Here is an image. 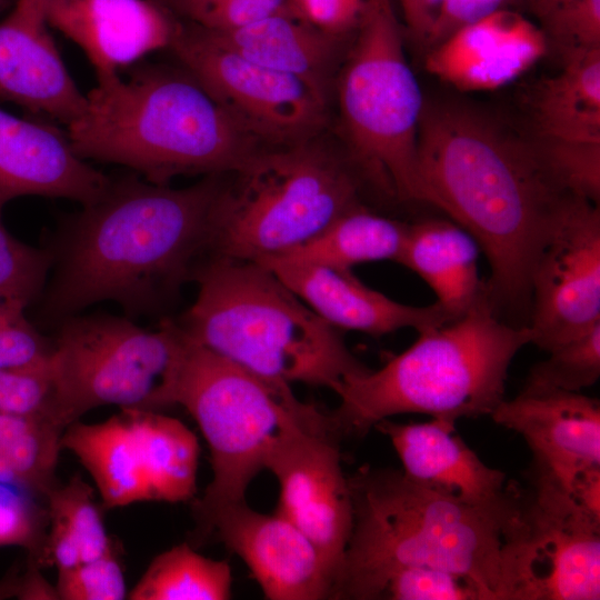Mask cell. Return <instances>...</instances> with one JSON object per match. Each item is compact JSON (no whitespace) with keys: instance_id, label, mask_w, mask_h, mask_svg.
Here are the masks:
<instances>
[{"instance_id":"cell-1","label":"cell","mask_w":600,"mask_h":600,"mask_svg":"<svg viewBox=\"0 0 600 600\" xmlns=\"http://www.w3.org/2000/svg\"><path fill=\"white\" fill-rule=\"evenodd\" d=\"M228 174L186 188L137 174L111 178L103 194L69 216L52 244L53 276L41 318L59 324L99 301L128 318L161 311L209 254L212 214Z\"/></svg>"},{"instance_id":"cell-2","label":"cell","mask_w":600,"mask_h":600,"mask_svg":"<svg viewBox=\"0 0 600 600\" xmlns=\"http://www.w3.org/2000/svg\"><path fill=\"white\" fill-rule=\"evenodd\" d=\"M424 202L478 242L498 314L530 313V273L551 217L566 196L550 180L532 141L471 108L424 106L417 141Z\"/></svg>"},{"instance_id":"cell-3","label":"cell","mask_w":600,"mask_h":600,"mask_svg":"<svg viewBox=\"0 0 600 600\" xmlns=\"http://www.w3.org/2000/svg\"><path fill=\"white\" fill-rule=\"evenodd\" d=\"M348 481L352 526L331 599H379L393 572L428 566L461 574L484 600H498L502 551L521 504L517 482L473 503L391 468L363 466Z\"/></svg>"},{"instance_id":"cell-4","label":"cell","mask_w":600,"mask_h":600,"mask_svg":"<svg viewBox=\"0 0 600 600\" xmlns=\"http://www.w3.org/2000/svg\"><path fill=\"white\" fill-rule=\"evenodd\" d=\"M86 97L66 127L76 153L128 167L151 183L231 174L264 148L180 64H133Z\"/></svg>"},{"instance_id":"cell-5","label":"cell","mask_w":600,"mask_h":600,"mask_svg":"<svg viewBox=\"0 0 600 600\" xmlns=\"http://www.w3.org/2000/svg\"><path fill=\"white\" fill-rule=\"evenodd\" d=\"M528 326L507 323L494 311L487 287L458 319L419 331V338L377 371L343 379L328 412L342 440L366 436L379 421L423 413L456 423L491 416L504 399L509 367L531 343Z\"/></svg>"},{"instance_id":"cell-6","label":"cell","mask_w":600,"mask_h":600,"mask_svg":"<svg viewBox=\"0 0 600 600\" xmlns=\"http://www.w3.org/2000/svg\"><path fill=\"white\" fill-rule=\"evenodd\" d=\"M196 301L178 320L197 343L262 378L333 390L368 369L338 329L267 267L207 256L194 268Z\"/></svg>"},{"instance_id":"cell-7","label":"cell","mask_w":600,"mask_h":600,"mask_svg":"<svg viewBox=\"0 0 600 600\" xmlns=\"http://www.w3.org/2000/svg\"><path fill=\"white\" fill-rule=\"evenodd\" d=\"M317 139L264 147L230 174L213 209L209 256L284 253L361 204L352 166Z\"/></svg>"},{"instance_id":"cell-8","label":"cell","mask_w":600,"mask_h":600,"mask_svg":"<svg viewBox=\"0 0 600 600\" xmlns=\"http://www.w3.org/2000/svg\"><path fill=\"white\" fill-rule=\"evenodd\" d=\"M333 91L352 168L382 193L424 202L417 141L423 110L392 0H364Z\"/></svg>"},{"instance_id":"cell-9","label":"cell","mask_w":600,"mask_h":600,"mask_svg":"<svg viewBox=\"0 0 600 600\" xmlns=\"http://www.w3.org/2000/svg\"><path fill=\"white\" fill-rule=\"evenodd\" d=\"M299 402L291 384L252 373L189 337L174 403L198 423L212 469L210 483L193 504L192 546L206 540L221 508L246 501L249 484L266 469L283 423Z\"/></svg>"},{"instance_id":"cell-10","label":"cell","mask_w":600,"mask_h":600,"mask_svg":"<svg viewBox=\"0 0 600 600\" xmlns=\"http://www.w3.org/2000/svg\"><path fill=\"white\" fill-rule=\"evenodd\" d=\"M50 359L52 412L67 428L101 406L158 411L174 406L189 337L164 318L147 330L128 317L72 316L58 324Z\"/></svg>"},{"instance_id":"cell-11","label":"cell","mask_w":600,"mask_h":600,"mask_svg":"<svg viewBox=\"0 0 600 600\" xmlns=\"http://www.w3.org/2000/svg\"><path fill=\"white\" fill-rule=\"evenodd\" d=\"M531 483L502 551L498 600H599L600 519Z\"/></svg>"},{"instance_id":"cell-12","label":"cell","mask_w":600,"mask_h":600,"mask_svg":"<svg viewBox=\"0 0 600 600\" xmlns=\"http://www.w3.org/2000/svg\"><path fill=\"white\" fill-rule=\"evenodd\" d=\"M169 50L264 147L317 138L327 124L329 103L307 83L240 56L199 26L179 19Z\"/></svg>"},{"instance_id":"cell-13","label":"cell","mask_w":600,"mask_h":600,"mask_svg":"<svg viewBox=\"0 0 600 600\" xmlns=\"http://www.w3.org/2000/svg\"><path fill=\"white\" fill-rule=\"evenodd\" d=\"M340 441L328 412L300 401L284 421L266 467L279 483L277 511L317 546L334 582L352 526Z\"/></svg>"},{"instance_id":"cell-14","label":"cell","mask_w":600,"mask_h":600,"mask_svg":"<svg viewBox=\"0 0 600 600\" xmlns=\"http://www.w3.org/2000/svg\"><path fill=\"white\" fill-rule=\"evenodd\" d=\"M531 343L544 351L600 322V210L566 194L530 273Z\"/></svg>"},{"instance_id":"cell-15","label":"cell","mask_w":600,"mask_h":600,"mask_svg":"<svg viewBox=\"0 0 600 600\" xmlns=\"http://www.w3.org/2000/svg\"><path fill=\"white\" fill-rule=\"evenodd\" d=\"M493 421L520 434L532 453L530 481L566 492L574 476L600 466V402L581 392L524 383Z\"/></svg>"},{"instance_id":"cell-16","label":"cell","mask_w":600,"mask_h":600,"mask_svg":"<svg viewBox=\"0 0 600 600\" xmlns=\"http://www.w3.org/2000/svg\"><path fill=\"white\" fill-rule=\"evenodd\" d=\"M214 536L248 566L270 600L331 599L334 578L317 546L288 518L240 501L212 518Z\"/></svg>"},{"instance_id":"cell-17","label":"cell","mask_w":600,"mask_h":600,"mask_svg":"<svg viewBox=\"0 0 600 600\" xmlns=\"http://www.w3.org/2000/svg\"><path fill=\"white\" fill-rule=\"evenodd\" d=\"M44 0H17L0 22V100L68 127L84 110L49 31Z\"/></svg>"},{"instance_id":"cell-18","label":"cell","mask_w":600,"mask_h":600,"mask_svg":"<svg viewBox=\"0 0 600 600\" xmlns=\"http://www.w3.org/2000/svg\"><path fill=\"white\" fill-rule=\"evenodd\" d=\"M44 6L49 24L81 48L98 82L169 49L179 22L152 0H44Z\"/></svg>"},{"instance_id":"cell-19","label":"cell","mask_w":600,"mask_h":600,"mask_svg":"<svg viewBox=\"0 0 600 600\" xmlns=\"http://www.w3.org/2000/svg\"><path fill=\"white\" fill-rule=\"evenodd\" d=\"M110 181L76 153L67 130L0 109V212L22 196L64 198L87 206L103 194Z\"/></svg>"},{"instance_id":"cell-20","label":"cell","mask_w":600,"mask_h":600,"mask_svg":"<svg viewBox=\"0 0 600 600\" xmlns=\"http://www.w3.org/2000/svg\"><path fill=\"white\" fill-rule=\"evenodd\" d=\"M256 262L271 270L311 310L338 330L383 336L402 328L419 332L454 320L437 301L426 307L400 303L362 283L349 269L277 257Z\"/></svg>"},{"instance_id":"cell-21","label":"cell","mask_w":600,"mask_h":600,"mask_svg":"<svg viewBox=\"0 0 600 600\" xmlns=\"http://www.w3.org/2000/svg\"><path fill=\"white\" fill-rule=\"evenodd\" d=\"M546 50V36L537 26L497 9L433 46L426 68L460 90H493L524 73Z\"/></svg>"},{"instance_id":"cell-22","label":"cell","mask_w":600,"mask_h":600,"mask_svg":"<svg viewBox=\"0 0 600 600\" xmlns=\"http://www.w3.org/2000/svg\"><path fill=\"white\" fill-rule=\"evenodd\" d=\"M373 428L391 441L402 472L411 480L473 503L499 497L507 476L487 466L456 433V423L431 418L400 423L389 418Z\"/></svg>"},{"instance_id":"cell-23","label":"cell","mask_w":600,"mask_h":600,"mask_svg":"<svg viewBox=\"0 0 600 600\" xmlns=\"http://www.w3.org/2000/svg\"><path fill=\"white\" fill-rule=\"evenodd\" d=\"M208 31L240 56L300 79L329 103L342 63L343 39L316 29L287 10L234 30Z\"/></svg>"},{"instance_id":"cell-24","label":"cell","mask_w":600,"mask_h":600,"mask_svg":"<svg viewBox=\"0 0 600 600\" xmlns=\"http://www.w3.org/2000/svg\"><path fill=\"white\" fill-rule=\"evenodd\" d=\"M481 251L458 223L426 219L409 224L397 262L416 272L454 319L461 317L486 289L478 272Z\"/></svg>"},{"instance_id":"cell-25","label":"cell","mask_w":600,"mask_h":600,"mask_svg":"<svg viewBox=\"0 0 600 600\" xmlns=\"http://www.w3.org/2000/svg\"><path fill=\"white\" fill-rule=\"evenodd\" d=\"M60 443L91 474L104 508L150 500L138 446L123 409L103 422H72L63 430Z\"/></svg>"},{"instance_id":"cell-26","label":"cell","mask_w":600,"mask_h":600,"mask_svg":"<svg viewBox=\"0 0 600 600\" xmlns=\"http://www.w3.org/2000/svg\"><path fill=\"white\" fill-rule=\"evenodd\" d=\"M537 138L600 143V48L566 53L531 102Z\"/></svg>"},{"instance_id":"cell-27","label":"cell","mask_w":600,"mask_h":600,"mask_svg":"<svg viewBox=\"0 0 600 600\" xmlns=\"http://www.w3.org/2000/svg\"><path fill=\"white\" fill-rule=\"evenodd\" d=\"M129 418L150 500L180 502L196 493L199 446L178 419L158 411L123 409Z\"/></svg>"},{"instance_id":"cell-28","label":"cell","mask_w":600,"mask_h":600,"mask_svg":"<svg viewBox=\"0 0 600 600\" xmlns=\"http://www.w3.org/2000/svg\"><path fill=\"white\" fill-rule=\"evenodd\" d=\"M409 223L374 213L360 204L333 220L304 243L277 257L339 269L380 260L398 261Z\"/></svg>"},{"instance_id":"cell-29","label":"cell","mask_w":600,"mask_h":600,"mask_svg":"<svg viewBox=\"0 0 600 600\" xmlns=\"http://www.w3.org/2000/svg\"><path fill=\"white\" fill-rule=\"evenodd\" d=\"M44 500L49 531L39 562L41 568L56 566L58 571L68 570L103 556L113 547L93 490L79 474L67 484L53 486Z\"/></svg>"},{"instance_id":"cell-30","label":"cell","mask_w":600,"mask_h":600,"mask_svg":"<svg viewBox=\"0 0 600 600\" xmlns=\"http://www.w3.org/2000/svg\"><path fill=\"white\" fill-rule=\"evenodd\" d=\"M63 430L47 413H0V482L44 499L57 484Z\"/></svg>"},{"instance_id":"cell-31","label":"cell","mask_w":600,"mask_h":600,"mask_svg":"<svg viewBox=\"0 0 600 600\" xmlns=\"http://www.w3.org/2000/svg\"><path fill=\"white\" fill-rule=\"evenodd\" d=\"M228 562L207 558L189 542L158 554L129 592L131 600H226L231 597Z\"/></svg>"},{"instance_id":"cell-32","label":"cell","mask_w":600,"mask_h":600,"mask_svg":"<svg viewBox=\"0 0 600 600\" xmlns=\"http://www.w3.org/2000/svg\"><path fill=\"white\" fill-rule=\"evenodd\" d=\"M532 144L546 173L561 192L599 204L600 143L537 138Z\"/></svg>"},{"instance_id":"cell-33","label":"cell","mask_w":600,"mask_h":600,"mask_svg":"<svg viewBox=\"0 0 600 600\" xmlns=\"http://www.w3.org/2000/svg\"><path fill=\"white\" fill-rule=\"evenodd\" d=\"M526 383L580 392L600 377V322L548 351Z\"/></svg>"},{"instance_id":"cell-34","label":"cell","mask_w":600,"mask_h":600,"mask_svg":"<svg viewBox=\"0 0 600 600\" xmlns=\"http://www.w3.org/2000/svg\"><path fill=\"white\" fill-rule=\"evenodd\" d=\"M52 267V253L26 244L4 228L0 212V299H11L27 307L38 300Z\"/></svg>"},{"instance_id":"cell-35","label":"cell","mask_w":600,"mask_h":600,"mask_svg":"<svg viewBox=\"0 0 600 600\" xmlns=\"http://www.w3.org/2000/svg\"><path fill=\"white\" fill-rule=\"evenodd\" d=\"M30 492L0 482V546H19L39 566L48 524L47 508Z\"/></svg>"},{"instance_id":"cell-36","label":"cell","mask_w":600,"mask_h":600,"mask_svg":"<svg viewBox=\"0 0 600 600\" xmlns=\"http://www.w3.org/2000/svg\"><path fill=\"white\" fill-rule=\"evenodd\" d=\"M379 599L484 600L481 591L466 577L428 566L403 567L393 572Z\"/></svg>"},{"instance_id":"cell-37","label":"cell","mask_w":600,"mask_h":600,"mask_svg":"<svg viewBox=\"0 0 600 600\" xmlns=\"http://www.w3.org/2000/svg\"><path fill=\"white\" fill-rule=\"evenodd\" d=\"M27 306L0 299V369H39L50 364L53 340L26 318Z\"/></svg>"},{"instance_id":"cell-38","label":"cell","mask_w":600,"mask_h":600,"mask_svg":"<svg viewBox=\"0 0 600 600\" xmlns=\"http://www.w3.org/2000/svg\"><path fill=\"white\" fill-rule=\"evenodd\" d=\"M178 19L210 31H230L286 10L284 0H161Z\"/></svg>"},{"instance_id":"cell-39","label":"cell","mask_w":600,"mask_h":600,"mask_svg":"<svg viewBox=\"0 0 600 600\" xmlns=\"http://www.w3.org/2000/svg\"><path fill=\"white\" fill-rule=\"evenodd\" d=\"M56 589L62 600L124 599V576L114 547L94 560L58 571Z\"/></svg>"},{"instance_id":"cell-40","label":"cell","mask_w":600,"mask_h":600,"mask_svg":"<svg viewBox=\"0 0 600 600\" xmlns=\"http://www.w3.org/2000/svg\"><path fill=\"white\" fill-rule=\"evenodd\" d=\"M0 413H47L53 418L50 364L0 369Z\"/></svg>"},{"instance_id":"cell-41","label":"cell","mask_w":600,"mask_h":600,"mask_svg":"<svg viewBox=\"0 0 600 600\" xmlns=\"http://www.w3.org/2000/svg\"><path fill=\"white\" fill-rule=\"evenodd\" d=\"M566 53L600 48V0H566L550 19Z\"/></svg>"},{"instance_id":"cell-42","label":"cell","mask_w":600,"mask_h":600,"mask_svg":"<svg viewBox=\"0 0 600 600\" xmlns=\"http://www.w3.org/2000/svg\"><path fill=\"white\" fill-rule=\"evenodd\" d=\"M292 16L330 36L343 39L356 30L364 0H284Z\"/></svg>"},{"instance_id":"cell-43","label":"cell","mask_w":600,"mask_h":600,"mask_svg":"<svg viewBox=\"0 0 600 600\" xmlns=\"http://www.w3.org/2000/svg\"><path fill=\"white\" fill-rule=\"evenodd\" d=\"M502 0H441L427 46H436L458 28L498 9Z\"/></svg>"},{"instance_id":"cell-44","label":"cell","mask_w":600,"mask_h":600,"mask_svg":"<svg viewBox=\"0 0 600 600\" xmlns=\"http://www.w3.org/2000/svg\"><path fill=\"white\" fill-rule=\"evenodd\" d=\"M407 30L417 41L427 44L441 0H398Z\"/></svg>"},{"instance_id":"cell-45","label":"cell","mask_w":600,"mask_h":600,"mask_svg":"<svg viewBox=\"0 0 600 600\" xmlns=\"http://www.w3.org/2000/svg\"><path fill=\"white\" fill-rule=\"evenodd\" d=\"M17 598L28 600H53L59 599V596L57 589L51 587L42 577L40 567L28 560V568L26 573L21 576Z\"/></svg>"},{"instance_id":"cell-46","label":"cell","mask_w":600,"mask_h":600,"mask_svg":"<svg viewBox=\"0 0 600 600\" xmlns=\"http://www.w3.org/2000/svg\"><path fill=\"white\" fill-rule=\"evenodd\" d=\"M21 577L16 573H10L4 579L0 580V599L17 597L20 587Z\"/></svg>"},{"instance_id":"cell-47","label":"cell","mask_w":600,"mask_h":600,"mask_svg":"<svg viewBox=\"0 0 600 600\" xmlns=\"http://www.w3.org/2000/svg\"><path fill=\"white\" fill-rule=\"evenodd\" d=\"M17 0H0V14L11 9Z\"/></svg>"},{"instance_id":"cell-48","label":"cell","mask_w":600,"mask_h":600,"mask_svg":"<svg viewBox=\"0 0 600 600\" xmlns=\"http://www.w3.org/2000/svg\"><path fill=\"white\" fill-rule=\"evenodd\" d=\"M152 1H156V2H159V3H161V0H152Z\"/></svg>"}]
</instances>
